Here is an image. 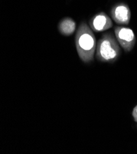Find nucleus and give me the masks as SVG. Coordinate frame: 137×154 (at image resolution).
Listing matches in <instances>:
<instances>
[{
  "label": "nucleus",
  "instance_id": "nucleus-1",
  "mask_svg": "<svg viewBox=\"0 0 137 154\" xmlns=\"http://www.w3.org/2000/svg\"><path fill=\"white\" fill-rule=\"evenodd\" d=\"M75 45L80 59L86 63L94 61L97 40L92 29L85 22L79 25L75 36Z\"/></svg>",
  "mask_w": 137,
  "mask_h": 154
},
{
  "label": "nucleus",
  "instance_id": "nucleus-2",
  "mask_svg": "<svg viewBox=\"0 0 137 154\" xmlns=\"http://www.w3.org/2000/svg\"><path fill=\"white\" fill-rule=\"evenodd\" d=\"M120 55V48L116 38L111 33L104 34L97 45V59L101 62L113 63Z\"/></svg>",
  "mask_w": 137,
  "mask_h": 154
},
{
  "label": "nucleus",
  "instance_id": "nucleus-3",
  "mask_svg": "<svg viewBox=\"0 0 137 154\" xmlns=\"http://www.w3.org/2000/svg\"><path fill=\"white\" fill-rule=\"evenodd\" d=\"M114 34L118 43L125 52H129L133 49L136 38L132 29L125 26H116Z\"/></svg>",
  "mask_w": 137,
  "mask_h": 154
},
{
  "label": "nucleus",
  "instance_id": "nucleus-4",
  "mask_svg": "<svg viewBox=\"0 0 137 154\" xmlns=\"http://www.w3.org/2000/svg\"><path fill=\"white\" fill-rule=\"evenodd\" d=\"M113 20L118 25H129L131 18V11L129 6L120 3L115 5L110 11Z\"/></svg>",
  "mask_w": 137,
  "mask_h": 154
},
{
  "label": "nucleus",
  "instance_id": "nucleus-5",
  "mask_svg": "<svg viewBox=\"0 0 137 154\" xmlns=\"http://www.w3.org/2000/svg\"><path fill=\"white\" fill-rule=\"evenodd\" d=\"M113 25L111 18L103 12L95 14L89 21V26L95 32H104L110 29Z\"/></svg>",
  "mask_w": 137,
  "mask_h": 154
},
{
  "label": "nucleus",
  "instance_id": "nucleus-6",
  "mask_svg": "<svg viewBox=\"0 0 137 154\" xmlns=\"http://www.w3.org/2000/svg\"><path fill=\"white\" fill-rule=\"evenodd\" d=\"M76 23L70 17H66L60 22L58 25L59 32L64 36H69L74 33L76 30Z\"/></svg>",
  "mask_w": 137,
  "mask_h": 154
},
{
  "label": "nucleus",
  "instance_id": "nucleus-7",
  "mask_svg": "<svg viewBox=\"0 0 137 154\" xmlns=\"http://www.w3.org/2000/svg\"><path fill=\"white\" fill-rule=\"evenodd\" d=\"M132 114L135 122H137V105L133 109Z\"/></svg>",
  "mask_w": 137,
  "mask_h": 154
}]
</instances>
